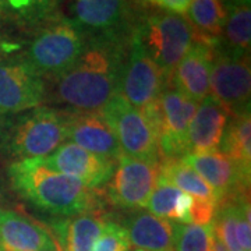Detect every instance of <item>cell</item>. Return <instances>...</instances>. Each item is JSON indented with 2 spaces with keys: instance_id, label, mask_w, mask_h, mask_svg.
Here are the masks:
<instances>
[{
  "instance_id": "6da1fadb",
  "label": "cell",
  "mask_w": 251,
  "mask_h": 251,
  "mask_svg": "<svg viewBox=\"0 0 251 251\" xmlns=\"http://www.w3.org/2000/svg\"><path fill=\"white\" fill-rule=\"evenodd\" d=\"M131 34L88 36L77 60L48 80L46 98L74 112H99L119 92Z\"/></svg>"
},
{
  "instance_id": "7a4b0ae2",
  "label": "cell",
  "mask_w": 251,
  "mask_h": 251,
  "mask_svg": "<svg viewBox=\"0 0 251 251\" xmlns=\"http://www.w3.org/2000/svg\"><path fill=\"white\" fill-rule=\"evenodd\" d=\"M7 173L21 197L52 215L70 218L99 208L95 190L48 168L42 159H18L10 165Z\"/></svg>"
},
{
  "instance_id": "3957f363",
  "label": "cell",
  "mask_w": 251,
  "mask_h": 251,
  "mask_svg": "<svg viewBox=\"0 0 251 251\" xmlns=\"http://www.w3.org/2000/svg\"><path fill=\"white\" fill-rule=\"evenodd\" d=\"M87 38L69 20L57 17L38 29L23 57L44 80H52L77 60Z\"/></svg>"
},
{
  "instance_id": "277c9868",
  "label": "cell",
  "mask_w": 251,
  "mask_h": 251,
  "mask_svg": "<svg viewBox=\"0 0 251 251\" xmlns=\"http://www.w3.org/2000/svg\"><path fill=\"white\" fill-rule=\"evenodd\" d=\"M134 32L144 50L159 66L171 82L172 74L194 42L193 29L184 16L156 11L135 24Z\"/></svg>"
},
{
  "instance_id": "5b68a950",
  "label": "cell",
  "mask_w": 251,
  "mask_h": 251,
  "mask_svg": "<svg viewBox=\"0 0 251 251\" xmlns=\"http://www.w3.org/2000/svg\"><path fill=\"white\" fill-rule=\"evenodd\" d=\"M67 110L39 108L28 110L13 130L10 148L20 159H42L67 140Z\"/></svg>"
},
{
  "instance_id": "8992f818",
  "label": "cell",
  "mask_w": 251,
  "mask_h": 251,
  "mask_svg": "<svg viewBox=\"0 0 251 251\" xmlns=\"http://www.w3.org/2000/svg\"><path fill=\"white\" fill-rule=\"evenodd\" d=\"M99 112L116 135L123 155L143 161H159L158 137L141 110L117 92Z\"/></svg>"
},
{
  "instance_id": "52a82bcc",
  "label": "cell",
  "mask_w": 251,
  "mask_h": 251,
  "mask_svg": "<svg viewBox=\"0 0 251 251\" xmlns=\"http://www.w3.org/2000/svg\"><path fill=\"white\" fill-rule=\"evenodd\" d=\"M211 97L230 117L250 112V54L237 56L215 49L209 74Z\"/></svg>"
},
{
  "instance_id": "ba28073f",
  "label": "cell",
  "mask_w": 251,
  "mask_h": 251,
  "mask_svg": "<svg viewBox=\"0 0 251 251\" xmlns=\"http://www.w3.org/2000/svg\"><path fill=\"white\" fill-rule=\"evenodd\" d=\"M171 82L159 66L144 50L134 29L120 80L119 94L138 110L153 105Z\"/></svg>"
},
{
  "instance_id": "9c48e42d",
  "label": "cell",
  "mask_w": 251,
  "mask_h": 251,
  "mask_svg": "<svg viewBox=\"0 0 251 251\" xmlns=\"http://www.w3.org/2000/svg\"><path fill=\"white\" fill-rule=\"evenodd\" d=\"M66 9V16L87 36L130 35L134 27L130 23V0H57Z\"/></svg>"
},
{
  "instance_id": "30bf717a",
  "label": "cell",
  "mask_w": 251,
  "mask_h": 251,
  "mask_svg": "<svg viewBox=\"0 0 251 251\" xmlns=\"http://www.w3.org/2000/svg\"><path fill=\"white\" fill-rule=\"evenodd\" d=\"M198 103L168 85L158 100V150L162 159H180L187 153V131Z\"/></svg>"
},
{
  "instance_id": "8fae6325",
  "label": "cell",
  "mask_w": 251,
  "mask_h": 251,
  "mask_svg": "<svg viewBox=\"0 0 251 251\" xmlns=\"http://www.w3.org/2000/svg\"><path fill=\"white\" fill-rule=\"evenodd\" d=\"M158 175L159 161H143L122 155L112 177L105 184V196L110 204L119 208H144L152 194Z\"/></svg>"
},
{
  "instance_id": "7c38bea8",
  "label": "cell",
  "mask_w": 251,
  "mask_h": 251,
  "mask_svg": "<svg viewBox=\"0 0 251 251\" xmlns=\"http://www.w3.org/2000/svg\"><path fill=\"white\" fill-rule=\"evenodd\" d=\"M46 99V81L23 56L0 60V115L39 108Z\"/></svg>"
},
{
  "instance_id": "4fadbf2b",
  "label": "cell",
  "mask_w": 251,
  "mask_h": 251,
  "mask_svg": "<svg viewBox=\"0 0 251 251\" xmlns=\"http://www.w3.org/2000/svg\"><path fill=\"white\" fill-rule=\"evenodd\" d=\"M180 161L196 171L215 191L218 205L224 201L249 197L250 171L221 151L187 153Z\"/></svg>"
},
{
  "instance_id": "5bb4252c",
  "label": "cell",
  "mask_w": 251,
  "mask_h": 251,
  "mask_svg": "<svg viewBox=\"0 0 251 251\" xmlns=\"http://www.w3.org/2000/svg\"><path fill=\"white\" fill-rule=\"evenodd\" d=\"M42 162L53 171L80 180L92 190L108 183L117 163V161L90 152L74 143H63L50 155L42 158Z\"/></svg>"
},
{
  "instance_id": "9a60e30c",
  "label": "cell",
  "mask_w": 251,
  "mask_h": 251,
  "mask_svg": "<svg viewBox=\"0 0 251 251\" xmlns=\"http://www.w3.org/2000/svg\"><path fill=\"white\" fill-rule=\"evenodd\" d=\"M67 140L92 153L117 161L123 152L116 135L100 112L67 110Z\"/></svg>"
},
{
  "instance_id": "2e32d148",
  "label": "cell",
  "mask_w": 251,
  "mask_h": 251,
  "mask_svg": "<svg viewBox=\"0 0 251 251\" xmlns=\"http://www.w3.org/2000/svg\"><path fill=\"white\" fill-rule=\"evenodd\" d=\"M0 251H60L52 234L16 211L0 208Z\"/></svg>"
},
{
  "instance_id": "e0dca14e",
  "label": "cell",
  "mask_w": 251,
  "mask_h": 251,
  "mask_svg": "<svg viewBox=\"0 0 251 251\" xmlns=\"http://www.w3.org/2000/svg\"><path fill=\"white\" fill-rule=\"evenodd\" d=\"M214 50L215 49L211 46L194 41L172 74L171 87L196 100L197 103L208 97Z\"/></svg>"
},
{
  "instance_id": "ac0fdd59",
  "label": "cell",
  "mask_w": 251,
  "mask_h": 251,
  "mask_svg": "<svg viewBox=\"0 0 251 251\" xmlns=\"http://www.w3.org/2000/svg\"><path fill=\"white\" fill-rule=\"evenodd\" d=\"M227 117L229 116L226 112L211 95L202 99L188 127L187 153L218 151L224 137Z\"/></svg>"
},
{
  "instance_id": "d6986e66",
  "label": "cell",
  "mask_w": 251,
  "mask_h": 251,
  "mask_svg": "<svg viewBox=\"0 0 251 251\" xmlns=\"http://www.w3.org/2000/svg\"><path fill=\"white\" fill-rule=\"evenodd\" d=\"M130 246L145 251H173V224L152 215L138 212L130 215L122 225Z\"/></svg>"
},
{
  "instance_id": "ffe728a7",
  "label": "cell",
  "mask_w": 251,
  "mask_h": 251,
  "mask_svg": "<svg viewBox=\"0 0 251 251\" xmlns=\"http://www.w3.org/2000/svg\"><path fill=\"white\" fill-rule=\"evenodd\" d=\"M105 224L106 218L98 209L57 222L56 233L62 243V251H94Z\"/></svg>"
},
{
  "instance_id": "44dd1931",
  "label": "cell",
  "mask_w": 251,
  "mask_h": 251,
  "mask_svg": "<svg viewBox=\"0 0 251 251\" xmlns=\"http://www.w3.org/2000/svg\"><path fill=\"white\" fill-rule=\"evenodd\" d=\"M186 14L194 41L215 49L227 16L222 3L219 0H191Z\"/></svg>"
},
{
  "instance_id": "7402d4cb",
  "label": "cell",
  "mask_w": 251,
  "mask_h": 251,
  "mask_svg": "<svg viewBox=\"0 0 251 251\" xmlns=\"http://www.w3.org/2000/svg\"><path fill=\"white\" fill-rule=\"evenodd\" d=\"M57 7V0H0V18L34 29L59 17Z\"/></svg>"
},
{
  "instance_id": "603a6c76",
  "label": "cell",
  "mask_w": 251,
  "mask_h": 251,
  "mask_svg": "<svg viewBox=\"0 0 251 251\" xmlns=\"http://www.w3.org/2000/svg\"><path fill=\"white\" fill-rule=\"evenodd\" d=\"M251 10L250 3H244L227 10L224 31L215 49L227 53L244 56L250 54Z\"/></svg>"
},
{
  "instance_id": "cb8c5ba5",
  "label": "cell",
  "mask_w": 251,
  "mask_h": 251,
  "mask_svg": "<svg viewBox=\"0 0 251 251\" xmlns=\"http://www.w3.org/2000/svg\"><path fill=\"white\" fill-rule=\"evenodd\" d=\"M159 175L183 193L218 205L215 191L208 186V183L197 172L193 171L180 159H162V162H159Z\"/></svg>"
},
{
  "instance_id": "d4e9b609",
  "label": "cell",
  "mask_w": 251,
  "mask_h": 251,
  "mask_svg": "<svg viewBox=\"0 0 251 251\" xmlns=\"http://www.w3.org/2000/svg\"><path fill=\"white\" fill-rule=\"evenodd\" d=\"M219 148L246 171L251 172V116L250 112L230 117L226 123Z\"/></svg>"
},
{
  "instance_id": "484cf974",
  "label": "cell",
  "mask_w": 251,
  "mask_h": 251,
  "mask_svg": "<svg viewBox=\"0 0 251 251\" xmlns=\"http://www.w3.org/2000/svg\"><path fill=\"white\" fill-rule=\"evenodd\" d=\"M211 225L173 224V251H209Z\"/></svg>"
},
{
  "instance_id": "4316f807",
  "label": "cell",
  "mask_w": 251,
  "mask_h": 251,
  "mask_svg": "<svg viewBox=\"0 0 251 251\" xmlns=\"http://www.w3.org/2000/svg\"><path fill=\"white\" fill-rule=\"evenodd\" d=\"M183 191L176 186H173L169 180L158 175V180L153 188L152 194L147 202V208L152 215L162 218V219H173L175 209Z\"/></svg>"
},
{
  "instance_id": "83f0119b",
  "label": "cell",
  "mask_w": 251,
  "mask_h": 251,
  "mask_svg": "<svg viewBox=\"0 0 251 251\" xmlns=\"http://www.w3.org/2000/svg\"><path fill=\"white\" fill-rule=\"evenodd\" d=\"M94 251H130V242L125 227L106 219L103 230L95 242Z\"/></svg>"
},
{
  "instance_id": "f1b7e54d",
  "label": "cell",
  "mask_w": 251,
  "mask_h": 251,
  "mask_svg": "<svg viewBox=\"0 0 251 251\" xmlns=\"http://www.w3.org/2000/svg\"><path fill=\"white\" fill-rule=\"evenodd\" d=\"M236 240L242 251L251 250V225H250V201L243 200L239 204L237 221H236Z\"/></svg>"
},
{
  "instance_id": "f546056e",
  "label": "cell",
  "mask_w": 251,
  "mask_h": 251,
  "mask_svg": "<svg viewBox=\"0 0 251 251\" xmlns=\"http://www.w3.org/2000/svg\"><path fill=\"white\" fill-rule=\"evenodd\" d=\"M25 42L11 35L6 25L0 21V60L17 57L21 52L25 50Z\"/></svg>"
},
{
  "instance_id": "4dcf8cb0",
  "label": "cell",
  "mask_w": 251,
  "mask_h": 251,
  "mask_svg": "<svg viewBox=\"0 0 251 251\" xmlns=\"http://www.w3.org/2000/svg\"><path fill=\"white\" fill-rule=\"evenodd\" d=\"M191 0H152V4H156L162 9L168 10L169 13L175 14H186L188 6H190Z\"/></svg>"
},
{
  "instance_id": "1f68e13d",
  "label": "cell",
  "mask_w": 251,
  "mask_h": 251,
  "mask_svg": "<svg viewBox=\"0 0 251 251\" xmlns=\"http://www.w3.org/2000/svg\"><path fill=\"white\" fill-rule=\"evenodd\" d=\"M222 3V6L225 7V10L233 9L236 6H240V4H244V3H250V0H219Z\"/></svg>"
},
{
  "instance_id": "d6a6232c",
  "label": "cell",
  "mask_w": 251,
  "mask_h": 251,
  "mask_svg": "<svg viewBox=\"0 0 251 251\" xmlns=\"http://www.w3.org/2000/svg\"><path fill=\"white\" fill-rule=\"evenodd\" d=\"M3 198V184H1V179H0V201Z\"/></svg>"
},
{
  "instance_id": "836d02e7",
  "label": "cell",
  "mask_w": 251,
  "mask_h": 251,
  "mask_svg": "<svg viewBox=\"0 0 251 251\" xmlns=\"http://www.w3.org/2000/svg\"><path fill=\"white\" fill-rule=\"evenodd\" d=\"M145 1H148V3H152V0H145Z\"/></svg>"
},
{
  "instance_id": "e575fe53",
  "label": "cell",
  "mask_w": 251,
  "mask_h": 251,
  "mask_svg": "<svg viewBox=\"0 0 251 251\" xmlns=\"http://www.w3.org/2000/svg\"><path fill=\"white\" fill-rule=\"evenodd\" d=\"M134 251H145V250H134Z\"/></svg>"
}]
</instances>
